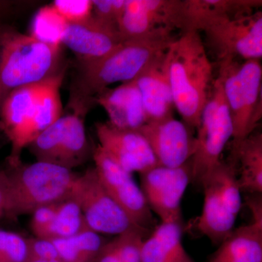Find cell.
I'll list each match as a JSON object with an SVG mask.
<instances>
[{
	"label": "cell",
	"instance_id": "cell-1",
	"mask_svg": "<svg viewBox=\"0 0 262 262\" xmlns=\"http://www.w3.org/2000/svg\"><path fill=\"white\" fill-rule=\"evenodd\" d=\"M175 39L154 37L124 41L102 58L80 63L71 84L69 106L72 113L84 117L96 103L95 98L111 84L135 80Z\"/></svg>",
	"mask_w": 262,
	"mask_h": 262
},
{
	"label": "cell",
	"instance_id": "cell-2",
	"mask_svg": "<svg viewBox=\"0 0 262 262\" xmlns=\"http://www.w3.org/2000/svg\"><path fill=\"white\" fill-rule=\"evenodd\" d=\"M165 64L175 108L183 121L195 129L209 96L213 75L200 32L186 31L176 38L165 53Z\"/></svg>",
	"mask_w": 262,
	"mask_h": 262
},
{
	"label": "cell",
	"instance_id": "cell-3",
	"mask_svg": "<svg viewBox=\"0 0 262 262\" xmlns=\"http://www.w3.org/2000/svg\"><path fill=\"white\" fill-rule=\"evenodd\" d=\"M61 47L45 44L13 29L0 31V96L59 73Z\"/></svg>",
	"mask_w": 262,
	"mask_h": 262
},
{
	"label": "cell",
	"instance_id": "cell-4",
	"mask_svg": "<svg viewBox=\"0 0 262 262\" xmlns=\"http://www.w3.org/2000/svg\"><path fill=\"white\" fill-rule=\"evenodd\" d=\"M8 177L6 217L15 219L32 214L39 207L58 203L72 194L77 174L55 164L35 162L21 163Z\"/></svg>",
	"mask_w": 262,
	"mask_h": 262
},
{
	"label": "cell",
	"instance_id": "cell-5",
	"mask_svg": "<svg viewBox=\"0 0 262 262\" xmlns=\"http://www.w3.org/2000/svg\"><path fill=\"white\" fill-rule=\"evenodd\" d=\"M219 78L232 118L231 146L256 130L262 116V67L259 60L220 61Z\"/></svg>",
	"mask_w": 262,
	"mask_h": 262
},
{
	"label": "cell",
	"instance_id": "cell-6",
	"mask_svg": "<svg viewBox=\"0 0 262 262\" xmlns=\"http://www.w3.org/2000/svg\"><path fill=\"white\" fill-rule=\"evenodd\" d=\"M189 30L204 32L206 46L220 59L259 60L262 58V13L244 16L203 17ZM188 30V31H189Z\"/></svg>",
	"mask_w": 262,
	"mask_h": 262
},
{
	"label": "cell",
	"instance_id": "cell-7",
	"mask_svg": "<svg viewBox=\"0 0 262 262\" xmlns=\"http://www.w3.org/2000/svg\"><path fill=\"white\" fill-rule=\"evenodd\" d=\"M195 151L191 159L192 182H202L219 163L226 145L232 139V118L219 77L213 82L196 127Z\"/></svg>",
	"mask_w": 262,
	"mask_h": 262
},
{
	"label": "cell",
	"instance_id": "cell-8",
	"mask_svg": "<svg viewBox=\"0 0 262 262\" xmlns=\"http://www.w3.org/2000/svg\"><path fill=\"white\" fill-rule=\"evenodd\" d=\"M72 196L80 205L86 227L98 234L119 235L132 230L151 233L136 225L113 199L98 178L94 167L77 175Z\"/></svg>",
	"mask_w": 262,
	"mask_h": 262
},
{
	"label": "cell",
	"instance_id": "cell-9",
	"mask_svg": "<svg viewBox=\"0 0 262 262\" xmlns=\"http://www.w3.org/2000/svg\"><path fill=\"white\" fill-rule=\"evenodd\" d=\"M117 27L123 41L173 37L187 30L185 0H126Z\"/></svg>",
	"mask_w": 262,
	"mask_h": 262
},
{
	"label": "cell",
	"instance_id": "cell-10",
	"mask_svg": "<svg viewBox=\"0 0 262 262\" xmlns=\"http://www.w3.org/2000/svg\"><path fill=\"white\" fill-rule=\"evenodd\" d=\"M190 160L179 168L158 165L140 173L141 191L150 210L161 222L183 224L181 201L192 182Z\"/></svg>",
	"mask_w": 262,
	"mask_h": 262
},
{
	"label": "cell",
	"instance_id": "cell-11",
	"mask_svg": "<svg viewBox=\"0 0 262 262\" xmlns=\"http://www.w3.org/2000/svg\"><path fill=\"white\" fill-rule=\"evenodd\" d=\"M93 157L98 178L110 195L136 225L152 232L156 222L133 174L120 167L99 145L95 148Z\"/></svg>",
	"mask_w": 262,
	"mask_h": 262
},
{
	"label": "cell",
	"instance_id": "cell-12",
	"mask_svg": "<svg viewBox=\"0 0 262 262\" xmlns=\"http://www.w3.org/2000/svg\"><path fill=\"white\" fill-rule=\"evenodd\" d=\"M194 128L173 117L146 122L137 131L145 138L158 165L179 168L192 159L195 151Z\"/></svg>",
	"mask_w": 262,
	"mask_h": 262
},
{
	"label": "cell",
	"instance_id": "cell-13",
	"mask_svg": "<svg viewBox=\"0 0 262 262\" xmlns=\"http://www.w3.org/2000/svg\"><path fill=\"white\" fill-rule=\"evenodd\" d=\"M99 145L124 170L139 174L158 166L147 141L139 131L121 130L108 122L96 125Z\"/></svg>",
	"mask_w": 262,
	"mask_h": 262
},
{
	"label": "cell",
	"instance_id": "cell-14",
	"mask_svg": "<svg viewBox=\"0 0 262 262\" xmlns=\"http://www.w3.org/2000/svg\"><path fill=\"white\" fill-rule=\"evenodd\" d=\"M46 82L22 86L10 91L5 97L2 107L1 127L11 144L9 163L12 168L20 164L22 138Z\"/></svg>",
	"mask_w": 262,
	"mask_h": 262
},
{
	"label": "cell",
	"instance_id": "cell-15",
	"mask_svg": "<svg viewBox=\"0 0 262 262\" xmlns=\"http://www.w3.org/2000/svg\"><path fill=\"white\" fill-rule=\"evenodd\" d=\"M122 42L118 29L91 16L82 23L69 24L62 46L68 48L80 63H85L106 56Z\"/></svg>",
	"mask_w": 262,
	"mask_h": 262
},
{
	"label": "cell",
	"instance_id": "cell-16",
	"mask_svg": "<svg viewBox=\"0 0 262 262\" xmlns=\"http://www.w3.org/2000/svg\"><path fill=\"white\" fill-rule=\"evenodd\" d=\"M166 51L151 62L135 80L147 122L173 117L175 105L165 64Z\"/></svg>",
	"mask_w": 262,
	"mask_h": 262
},
{
	"label": "cell",
	"instance_id": "cell-17",
	"mask_svg": "<svg viewBox=\"0 0 262 262\" xmlns=\"http://www.w3.org/2000/svg\"><path fill=\"white\" fill-rule=\"evenodd\" d=\"M95 103L107 114L108 123L121 130H138L147 122L144 105L135 80L105 90Z\"/></svg>",
	"mask_w": 262,
	"mask_h": 262
},
{
	"label": "cell",
	"instance_id": "cell-18",
	"mask_svg": "<svg viewBox=\"0 0 262 262\" xmlns=\"http://www.w3.org/2000/svg\"><path fill=\"white\" fill-rule=\"evenodd\" d=\"M201 187L204 190V204L196 227L213 244L220 246L233 230L237 217L226 206L211 175L203 180Z\"/></svg>",
	"mask_w": 262,
	"mask_h": 262
},
{
	"label": "cell",
	"instance_id": "cell-19",
	"mask_svg": "<svg viewBox=\"0 0 262 262\" xmlns=\"http://www.w3.org/2000/svg\"><path fill=\"white\" fill-rule=\"evenodd\" d=\"M227 161L237 168L241 192L262 193V134L255 130L237 145L231 146Z\"/></svg>",
	"mask_w": 262,
	"mask_h": 262
},
{
	"label": "cell",
	"instance_id": "cell-20",
	"mask_svg": "<svg viewBox=\"0 0 262 262\" xmlns=\"http://www.w3.org/2000/svg\"><path fill=\"white\" fill-rule=\"evenodd\" d=\"M64 75L65 70H63L45 82L38 96L32 118L22 138V149L28 147L41 133L63 116L60 90Z\"/></svg>",
	"mask_w": 262,
	"mask_h": 262
},
{
	"label": "cell",
	"instance_id": "cell-21",
	"mask_svg": "<svg viewBox=\"0 0 262 262\" xmlns=\"http://www.w3.org/2000/svg\"><path fill=\"white\" fill-rule=\"evenodd\" d=\"M208 262H262V227L251 223L233 229Z\"/></svg>",
	"mask_w": 262,
	"mask_h": 262
},
{
	"label": "cell",
	"instance_id": "cell-22",
	"mask_svg": "<svg viewBox=\"0 0 262 262\" xmlns=\"http://www.w3.org/2000/svg\"><path fill=\"white\" fill-rule=\"evenodd\" d=\"M184 224L161 222L146 238L141 262H181L189 256L182 245Z\"/></svg>",
	"mask_w": 262,
	"mask_h": 262
},
{
	"label": "cell",
	"instance_id": "cell-23",
	"mask_svg": "<svg viewBox=\"0 0 262 262\" xmlns=\"http://www.w3.org/2000/svg\"><path fill=\"white\" fill-rule=\"evenodd\" d=\"M261 5V0H185L187 29L203 17L244 16L259 10Z\"/></svg>",
	"mask_w": 262,
	"mask_h": 262
},
{
	"label": "cell",
	"instance_id": "cell-24",
	"mask_svg": "<svg viewBox=\"0 0 262 262\" xmlns=\"http://www.w3.org/2000/svg\"><path fill=\"white\" fill-rule=\"evenodd\" d=\"M67 115L68 120L60 144L56 165L72 170L87 160L90 146L83 117L75 113Z\"/></svg>",
	"mask_w": 262,
	"mask_h": 262
},
{
	"label": "cell",
	"instance_id": "cell-25",
	"mask_svg": "<svg viewBox=\"0 0 262 262\" xmlns=\"http://www.w3.org/2000/svg\"><path fill=\"white\" fill-rule=\"evenodd\" d=\"M78 202L71 195L58 203L46 239L71 238L86 228Z\"/></svg>",
	"mask_w": 262,
	"mask_h": 262
},
{
	"label": "cell",
	"instance_id": "cell-26",
	"mask_svg": "<svg viewBox=\"0 0 262 262\" xmlns=\"http://www.w3.org/2000/svg\"><path fill=\"white\" fill-rule=\"evenodd\" d=\"M69 24L51 5L42 7L33 18L29 35L45 44L61 47Z\"/></svg>",
	"mask_w": 262,
	"mask_h": 262
},
{
	"label": "cell",
	"instance_id": "cell-27",
	"mask_svg": "<svg viewBox=\"0 0 262 262\" xmlns=\"http://www.w3.org/2000/svg\"><path fill=\"white\" fill-rule=\"evenodd\" d=\"M67 120L68 115L62 116L29 144L28 147L37 161L56 165Z\"/></svg>",
	"mask_w": 262,
	"mask_h": 262
},
{
	"label": "cell",
	"instance_id": "cell-28",
	"mask_svg": "<svg viewBox=\"0 0 262 262\" xmlns=\"http://www.w3.org/2000/svg\"><path fill=\"white\" fill-rule=\"evenodd\" d=\"M149 234L143 231H128L117 235L110 244L122 262H141L143 244Z\"/></svg>",
	"mask_w": 262,
	"mask_h": 262
},
{
	"label": "cell",
	"instance_id": "cell-29",
	"mask_svg": "<svg viewBox=\"0 0 262 262\" xmlns=\"http://www.w3.org/2000/svg\"><path fill=\"white\" fill-rule=\"evenodd\" d=\"M29 258L27 238L0 229V262H28Z\"/></svg>",
	"mask_w": 262,
	"mask_h": 262
},
{
	"label": "cell",
	"instance_id": "cell-30",
	"mask_svg": "<svg viewBox=\"0 0 262 262\" xmlns=\"http://www.w3.org/2000/svg\"><path fill=\"white\" fill-rule=\"evenodd\" d=\"M72 239L80 262H94L107 243L100 234L88 227Z\"/></svg>",
	"mask_w": 262,
	"mask_h": 262
},
{
	"label": "cell",
	"instance_id": "cell-31",
	"mask_svg": "<svg viewBox=\"0 0 262 262\" xmlns=\"http://www.w3.org/2000/svg\"><path fill=\"white\" fill-rule=\"evenodd\" d=\"M52 6L69 24L82 23L92 16V0H56Z\"/></svg>",
	"mask_w": 262,
	"mask_h": 262
},
{
	"label": "cell",
	"instance_id": "cell-32",
	"mask_svg": "<svg viewBox=\"0 0 262 262\" xmlns=\"http://www.w3.org/2000/svg\"><path fill=\"white\" fill-rule=\"evenodd\" d=\"M92 16L99 21L118 29V22L126 0H92Z\"/></svg>",
	"mask_w": 262,
	"mask_h": 262
},
{
	"label": "cell",
	"instance_id": "cell-33",
	"mask_svg": "<svg viewBox=\"0 0 262 262\" xmlns=\"http://www.w3.org/2000/svg\"><path fill=\"white\" fill-rule=\"evenodd\" d=\"M58 203L39 207L32 212L31 229L35 237L46 238L51 227Z\"/></svg>",
	"mask_w": 262,
	"mask_h": 262
},
{
	"label": "cell",
	"instance_id": "cell-34",
	"mask_svg": "<svg viewBox=\"0 0 262 262\" xmlns=\"http://www.w3.org/2000/svg\"><path fill=\"white\" fill-rule=\"evenodd\" d=\"M27 241L30 258L61 259L56 246L51 239L35 237L33 238H27Z\"/></svg>",
	"mask_w": 262,
	"mask_h": 262
},
{
	"label": "cell",
	"instance_id": "cell-35",
	"mask_svg": "<svg viewBox=\"0 0 262 262\" xmlns=\"http://www.w3.org/2000/svg\"><path fill=\"white\" fill-rule=\"evenodd\" d=\"M246 203L252 215V224L262 227L261 193L246 194Z\"/></svg>",
	"mask_w": 262,
	"mask_h": 262
},
{
	"label": "cell",
	"instance_id": "cell-36",
	"mask_svg": "<svg viewBox=\"0 0 262 262\" xmlns=\"http://www.w3.org/2000/svg\"><path fill=\"white\" fill-rule=\"evenodd\" d=\"M8 203V177L5 170H0V218L6 216Z\"/></svg>",
	"mask_w": 262,
	"mask_h": 262
},
{
	"label": "cell",
	"instance_id": "cell-37",
	"mask_svg": "<svg viewBox=\"0 0 262 262\" xmlns=\"http://www.w3.org/2000/svg\"><path fill=\"white\" fill-rule=\"evenodd\" d=\"M94 262H122L120 258L117 257L115 253L114 252L113 248L110 242L106 243L103 246L98 257L95 260Z\"/></svg>",
	"mask_w": 262,
	"mask_h": 262
},
{
	"label": "cell",
	"instance_id": "cell-38",
	"mask_svg": "<svg viewBox=\"0 0 262 262\" xmlns=\"http://www.w3.org/2000/svg\"><path fill=\"white\" fill-rule=\"evenodd\" d=\"M28 262H64L61 259H35V258H30Z\"/></svg>",
	"mask_w": 262,
	"mask_h": 262
},
{
	"label": "cell",
	"instance_id": "cell-39",
	"mask_svg": "<svg viewBox=\"0 0 262 262\" xmlns=\"http://www.w3.org/2000/svg\"><path fill=\"white\" fill-rule=\"evenodd\" d=\"M5 5H6L5 3L0 2V13H1L2 10L5 9Z\"/></svg>",
	"mask_w": 262,
	"mask_h": 262
},
{
	"label": "cell",
	"instance_id": "cell-40",
	"mask_svg": "<svg viewBox=\"0 0 262 262\" xmlns=\"http://www.w3.org/2000/svg\"><path fill=\"white\" fill-rule=\"evenodd\" d=\"M181 262H194L192 261V258L189 257V256H188L187 258H186L185 259L183 260Z\"/></svg>",
	"mask_w": 262,
	"mask_h": 262
}]
</instances>
